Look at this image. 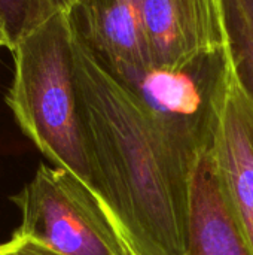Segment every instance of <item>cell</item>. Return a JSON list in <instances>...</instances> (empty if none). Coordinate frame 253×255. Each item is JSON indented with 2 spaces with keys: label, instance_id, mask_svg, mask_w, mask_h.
I'll use <instances>...</instances> for the list:
<instances>
[{
  "label": "cell",
  "instance_id": "cell-1",
  "mask_svg": "<svg viewBox=\"0 0 253 255\" xmlns=\"http://www.w3.org/2000/svg\"><path fill=\"white\" fill-rule=\"evenodd\" d=\"M73 57L101 203L131 255H185L192 169L133 96L75 39Z\"/></svg>",
  "mask_w": 253,
  "mask_h": 255
},
{
  "label": "cell",
  "instance_id": "cell-2",
  "mask_svg": "<svg viewBox=\"0 0 253 255\" xmlns=\"http://www.w3.org/2000/svg\"><path fill=\"white\" fill-rule=\"evenodd\" d=\"M12 54L13 79L6 105L16 124L46 158L76 175L98 197L81 117L73 37L66 12H57L27 34Z\"/></svg>",
  "mask_w": 253,
  "mask_h": 255
},
{
  "label": "cell",
  "instance_id": "cell-3",
  "mask_svg": "<svg viewBox=\"0 0 253 255\" xmlns=\"http://www.w3.org/2000/svg\"><path fill=\"white\" fill-rule=\"evenodd\" d=\"M107 72L133 96L192 169L197 155L212 145L230 73L228 48L179 69L148 66Z\"/></svg>",
  "mask_w": 253,
  "mask_h": 255
},
{
  "label": "cell",
  "instance_id": "cell-4",
  "mask_svg": "<svg viewBox=\"0 0 253 255\" xmlns=\"http://www.w3.org/2000/svg\"><path fill=\"white\" fill-rule=\"evenodd\" d=\"M21 212L12 235L58 255H131L101 200L72 172L40 163L10 197Z\"/></svg>",
  "mask_w": 253,
  "mask_h": 255
},
{
  "label": "cell",
  "instance_id": "cell-5",
  "mask_svg": "<svg viewBox=\"0 0 253 255\" xmlns=\"http://www.w3.org/2000/svg\"><path fill=\"white\" fill-rule=\"evenodd\" d=\"M151 66L179 69L227 48L222 0H145Z\"/></svg>",
  "mask_w": 253,
  "mask_h": 255
},
{
  "label": "cell",
  "instance_id": "cell-6",
  "mask_svg": "<svg viewBox=\"0 0 253 255\" xmlns=\"http://www.w3.org/2000/svg\"><path fill=\"white\" fill-rule=\"evenodd\" d=\"M210 152L237 223L253 253V106L240 87L231 60Z\"/></svg>",
  "mask_w": 253,
  "mask_h": 255
},
{
  "label": "cell",
  "instance_id": "cell-7",
  "mask_svg": "<svg viewBox=\"0 0 253 255\" xmlns=\"http://www.w3.org/2000/svg\"><path fill=\"white\" fill-rule=\"evenodd\" d=\"M145 0H73L64 10L73 39L106 69L151 66Z\"/></svg>",
  "mask_w": 253,
  "mask_h": 255
},
{
  "label": "cell",
  "instance_id": "cell-8",
  "mask_svg": "<svg viewBox=\"0 0 253 255\" xmlns=\"http://www.w3.org/2000/svg\"><path fill=\"white\" fill-rule=\"evenodd\" d=\"M185 255H253L219 179L210 149L189 178V235Z\"/></svg>",
  "mask_w": 253,
  "mask_h": 255
},
{
  "label": "cell",
  "instance_id": "cell-9",
  "mask_svg": "<svg viewBox=\"0 0 253 255\" xmlns=\"http://www.w3.org/2000/svg\"><path fill=\"white\" fill-rule=\"evenodd\" d=\"M222 6L230 60L253 106V0H222Z\"/></svg>",
  "mask_w": 253,
  "mask_h": 255
},
{
  "label": "cell",
  "instance_id": "cell-10",
  "mask_svg": "<svg viewBox=\"0 0 253 255\" xmlns=\"http://www.w3.org/2000/svg\"><path fill=\"white\" fill-rule=\"evenodd\" d=\"M60 10L55 0H0V27L9 49Z\"/></svg>",
  "mask_w": 253,
  "mask_h": 255
},
{
  "label": "cell",
  "instance_id": "cell-11",
  "mask_svg": "<svg viewBox=\"0 0 253 255\" xmlns=\"http://www.w3.org/2000/svg\"><path fill=\"white\" fill-rule=\"evenodd\" d=\"M0 255H58L49 250H46L45 247L25 239V238H19L12 235V238L0 244Z\"/></svg>",
  "mask_w": 253,
  "mask_h": 255
},
{
  "label": "cell",
  "instance_id": "cell-12",
  "mask_svg": "<svg viewBox=\"0 0 253 255\" xmlns=\"http://www.w3.org/2000/svg\"><path fill=\"white\" fill-rule=\"evenodd\" d=\"M0 48H9V40L6 33L3 31V28L0 27Z\"/></svg>",
  "mask_w": 253,
  "mask_h": 255
},
{
  "label": "cell",
  "instance_id": "cell-13",
  "mask_svg": "<svg viewBox=\"0 0 253 255\" xmlns=\"http://www.w3.org/2000/svg\"><path fill=\"white\" fill-rule=\"evenodd\" d=\"M72 1H73V0H55V3L60 6V9H61V10H66V9L70 6V3H72Z\"/></svg>",
  "mask_w": 253,
  "mask_h": 255
}]
</instances>
